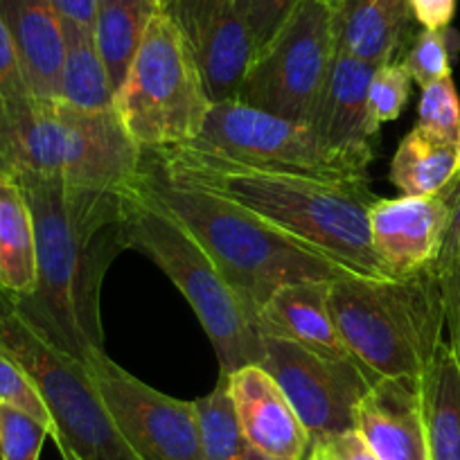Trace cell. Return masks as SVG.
<instances>
[{"instance_id": "cell-26", "label": "cell", "mask_w": 460, "mask_h": 460, "mask_svg": "<svg viewBox=\"0 0 460 460\" xmlns=\"http://www.w3.org/2000/svg\"><path fill=\"white\" fill-rule=\"evenodd\" d=\"M411 79L409 70L400 61H388L375 70L368 88V113L370 127L377 134L379 127L386 122L397 120L404 113L411 97Z\"/></svg>"}, {"instance_id": "cell-14", "label": "cell", "mask_w": 460, "mask_h": 460, "mask_svg": "<svg viewBox=\"0 0 460 460\" xmlns=\"http://www.w3.org/2000/svg\"><path fill=\"white\" fill-rule=\"evenodd\" d=\"M377 68L379 66L334 50L330 73L309 120V127L327 147L364 167H370L375 158L370 140L377 134L370 127L368 88Z\"/></svg>"}, {"instance_id": "cell-23", "label": "cell", "mask_w": 460, "mask_h": 460, "mask_svg": "<svg viewBox=\"0 0 460 460\" xmlns=\"http://www.w3.org/2000/svg\"><path fill=\"white\" fill-rule=\"evenodd\" d=\"M161 10L156 0H97L93 34L113 88H118L138 52L152 16Z\"/></svg>"}, {"instance_id": "cell-40", "label": "cell", "mask_w": 460, "mask_h": 460, "mask_svg": "<svg viewBox=\"0 0 460 460\" xmlns=\"http://www.w3.org/2000/svg\"><path fill=\"white\" fill-rule=\"evenodd\" d=\"M325 3H327V5H330V7H332V10H334V7H336V5H339L341 0H325Z\"/></svg>"}, {"instance_id": "cell-4", "label": "cell", "mask_w": 460, "mask_h": 460, "mask_svg": "<svg viewBox=\"0 0 460 460\" xmlns=\"http://www.w3.org/2000/svg\"><path fill=\"white\" fill-rule=\"evenodd\" d=\"M330 309L343 345L375 382L422 377L442 343L445 298L436 267L402 278L343 269L330 280Z\"/></svg>"}, {"instance_id": "cell-20", "label": "cell", "mask_w": 460, "mask_h": 460, "mask_svg": "<svg viewBox=\"0 0 460 460\" xmlns=\"http://www.w3.org/2000/svg\"><path fill=\"white\" fill-rule=\"evenodd\" d=\"M429 460H460V361L442 341L420 377Z\"/></svg>"}, {"instance_id": "cell-30", "label": "cell", "mask_w": 460, "mask_h": 460, "mask_svg": "<svg viewBox=\"0 0 460 460\" xmlns=\"http://www.w3.org/2000/svg\"><path fill=\"white\" fill-rule=\"evenodd\" d=\"M303 0H235L242 21L249 28L255 46V57L280 34Z\"/></svg>"}, {"instance_id": "cell-33", "label": "cell", "mask_w": 460, "mask_h": 460, "mask_svg": "<svg viewBox=\"0 0 460 460\" xmlns=\"http://www.w3.org/2000/svg\"><path fill=\"white\" fill-rule=\"evenodd\" d=\"M436 271L440 273L442 298H445V327L449 332V348L460 361V260Z\"/></svg>"}, {"instance_id": "cell-9", "label": "cell", "mask_w": 460, "mask_h": 460, "mask_svg": "<svg viewBox=\"0 0 460 460\" xmlns=\"http://www.w3.org/2000/svg\"><path fill=\"white\" fill-rule=\"evenodd\" d=\"M332 14L325 0H303L280 34L255 57L235 100L309 125L334 57Z\"/></svg>"}, {"instance_id": "cell-15", "label": "cell", "mask_w": 460, "mask_h": 460, "mask_svg": "<svg viewBox=\"0 0 460 460\" xmlns=\"http://www.w3.org/2000/svg\"><path fill=\"white\" fill-rule=\"evenodd\" d=\"M251 449L271 460H305L309 436L276 379L260 364L224 375Z\"/></svg>"}, {"instance_id": "cell-24", "label": "cell", "mask_w": 460, "mask_h": 460, "mask_svg": "<svg viewBox=\"0 0 460 460\" xmlns=\"http://www.w3.org/2000/svg\"><path fill=\"white\" fill-rule=\"evenodd\" d=\"M64 39L61 102L79 111L113 109L115 88L97 50L93 28L64 23Z\"/></svg>"}, {"instance_id": "cell-3", "label": "cell", "mask_w": 460, "mask_h": 460, "mask_svg": "<svg viewBox=\"0 0 460 460\" xmlns=\"http://www.w3.org/2000/svg\"><path fill=\"white\" fill-rule=\"evenodd\" d=\"M136 188L170 212L206 249L258 323L260 309L280 287L332 280L343 267L291 240L237 203L167 176L147 154Z\"/></svg>"}, {"instance_id": "cell-25", "label": "cell", "mask_w": 460, "mask_h": 460, "mask_svg": "<svg viewBox=\"0 0 460 460\" xmlns=\"http://www.w3.org/2000/svg\"><path fill=\"white\" fill-rule=\"evenodd\" d=\"M194 409H197L201 460H251L253 449L242 431L224 375H219V382L212 393L194 400Z\"/></svg>"}, {"instance_id": "cell-42", "label": "cell", "mask_w": 460, "mask_h": 460, "mask_svg": "<svg viewBox=\"0 0 460 460\" xmlns=\"http://www.w3.org/2000/svg\"><path fill=\"white\" fill-rule=\"evenodd\" d=\"M156 3H158V5H161V7H163V3H165V0H156Z\"/></svg>"}, {"instance_id": "cell-39", "label": "cell", "mask_w": 460, "mask_h": 460, "mask_svg": "<svg viewBox=\"0 0 460 460\" xmlns=\"http://www.w3.org/2000/svg\"><path fill=\"white\" fill-rule=\"evenodd\" d=\"M251 460H271V458H264L262 454H258V451H253V454H251Z\"/></svg>"}, {"instance_id": "cell-28", "label": "cell", "mask_w": 460, "mask_h": 460, "mask_svg": "<svg viewBox=\"0 0 460 460\" xmlns=\"http://www.w3.org/2000/svg\"><path fill=\"white\" fill-rule=\"evenodd\" d=\"M418 127L438 138L458 143L460 97L451 75L422 88L418 106Z\"/></svg>"}, {"instance_id": "cell-32", "label": "cell", "mask_w": 460, "mask_h": 460, "mask_svg": "<svg viewBox=\"0 0 460 460\" xmlns=\"http://www.w3.org/2000/svg\"><path fill=\"white\" fill-rule=\"evenodd\" d=\"M30 95L32 93H30L28 84H25L14 43H12L10 32H7L5 21L0 16V109H5V106Z\"/></svg>"}, {"instance_id": "cell-34", "label": "cell", "mask_w": 460, "mask_h": 460, "mask_svg": "<svg viewBox=\"0 0 460 460\" xmlns=\"http://www.w3.org/2000/svg\"><path fill=\"white\" fill-rule=\"evenodd\" d=\"M440 194L442 199L449 206V226H447L445 242H442L440 258H438L436 269L447 267V264L460 260V174H456L454 179L449 181Z\"/></svg>"}, {"instance_id": "cell-35", "label": "cell", "mask_w": 460, "mask_h": 460, "mask_svg": "<svg viewBox=\"0 0 460 460\" xmlns=\"http://www.w3.org/2000/svg\"><path fill=\"white\" fill-rule=\"evenodd\" d=\"M458 0H409L411 14L422 30H447L454 21Z\"/></svg>"}, {"instance_id": "cell-11", "label": "cell", "mask_w": 460, "mask_h": 460, "mask_svg": "<svg viewBox=\"0 0 460 460\" xmlns=\"http://www.w3.org/2000/svg\"><path fill=\"white\" fill-rule=\"evenodd\" d=\"M122 436L143 460H201L194 402L156 391L115 364L104 348L82 359Z\"/></svg>"}, {"instance_id": "cell-21", "label": "cell", "mask_w": 460, "mask_h": 460, "mask_svg": "<svg viewBox=\"0 0 460 460\" xmlns=\"http://www.w3.org/2000/svg\"><path fill=\"white\" fill-rule=\"evenodd\" d=\"M0 287L16 296L37 287L32 210L19 181L7 174H0Z\"/></svg>"}, {"instance_id": "cell-31", "label": "cell", "mask_w": 460, "mask_h": 460, "mask_svg": "<svg viewBox=\"0 0 460 460\" xmlns=\"http://www.w3.org/2000/svg\"><path fill=\"white\" fill-rule=\"evenodd\" d=\"M0 404L16 406V409L25 411L32 418H37L39 422L46 424L48 429H52L46 402L39 395L37 386L23 370V366L5 348H0Z\"/></svg>"}, {"instance_id": "cell-5", "label": "cell", "mask_w": 460, "mask_h": 460, "mask_svg": "<svg viewBox=\"0 0 460 460\" xmlns=\"http://www.w3.org/2000/svg\"><path fill=\"white\" fill-rule=\"evenodd\" d=\"M125 217L127 246L152 258L185 296L215 348L219 375L262 364L255 316L188 228L136 185L125 192Z\"/></svg>"}, {"instance_id": "cell-2", "label": "cell", "mask_w": 460, "mask_h": 460, "mask_svg": "<svg viewBox=\"0 0 460 460\" xmlns=\"http://www.w3.org/2000/svg\"><path fill=\"white\" fill-rule=\"evenodd\" d=\"M167 176L208 190L260 217L345 271L391 278L370 242V181H325L255 170L194 147L145 152Z\"/></svg>"}, {"instance_id": "cell-29", "label": "cell", "mask_w": 460, "mask_h": 460, "mask_svg": "<svg viewBox=\"0 0 460 460\" xmlns=\"http://www.w3.org/2000/svg\"><path fill=\"white\" fill-rule=\"evenodd\" d=\"M50 429L25 411L0 404V460H39Z\"/></svg>"}, {"instance_id": "cell-18", "label": "cell", "mask_w": 460, "mask_h": 460, "mask_svg": "<svg viewBox=\"0 0 460 460\" xmlns=\"http://www.w3.org/2000/svg\"><path fill=\"white\" fill-rule=\"evenodd\" d=\"M262 336L291 341L323 357L350 359L330 309V280H303L280 287L258 314ZM355 359V357H352Z\"/></svg>"}, {"instance_id": "cell-36", "label": "cell", "mask_w": 460, "mask_h": 460, "mask_svg": "<svg viewBox=\"0 0 460 460\" xmlns=\"http://www.w3.org/2000/svg\"><path fill=\"white\" fill-rule=\"evenodd\" d=\"M323 447L332 456V460H379L357 431L341 433V436L323 442Z\"/></svg>"}, {"instance_id": "cell-6", "label": "cell", "mask_w": 460, "mask_h": 460, "mask_svg": "<svg viewBox=\"0 0 460 460\" xmlns=\"http://www.w3.org/2000/svg\"><path fill=\"white\" fill-rule=\"evenodd\" d=\"M197 59L165 10L152 16L113 109L143 152L194 143L212 111Z\"/></svg>"}, {"instance_id": "cell-16", "label": "cell", "mask_w": 460, "mask_h": 460, "mask_svg": "<svg viewBox=\"0 0 460 460\" xmlns=\"http://www.w3.org/2000/svg\"><path fill=\"white\" fill-rule=\"evenodd\" d=\"M355 431L379 460H429L420 377H384L357 406Z\"/></svg>"}, {"instance_id": "cell-10", "label": "cell", "mask_w": 460, "mask_h": 460, "mask_svg": "<svg viewBox=\"0 0 460 460\" xmlns=\"http://www.w3.org/2000/svg\"><path fill=\"white\" fill-rule=\"evenodd\" d=\"M262 348L260 366L285 393L309 445L355 431L357 406L375 384L359 361L316 355L276 336H262Z\"/></svg>"}, {"instance_id": "cell-12", "label": "cell", "mask_w": 460, "mask_h": 460, "mask_svg": "<svg viewBox=\"0 0 460 460\" xmlns=\"http://www.w3.org/2000/svg\"><path fill=\"white\" fill-rule=\"evenodd\" d=\"M163 10L188 41L212 102L235 100L255 61L253 39L235 0H165Z\"/></svg>"}, {"instance_id": "cell-1", "label": "cell", "mask_w": 460, "mask_h": 460, "mask_svg": "<svg viewBox=\"0 0 460 460\" xmlns=\"http://www.w3.org/2000/svg\"><path fill=\"white\" fill-rule=\"evenodd\" d=\"M34 221L37 287L16 296L30 321L82 361L104 348L102 282L127 251L125 192L73 188L64 179L21 181Z\"/></svg>"}, {"instance_id": "cell-13", "label": "cell", "mask_w": 460, "mask_h": 460, "mask_svg": "<svg viewBox=\"0 0 460 460\" xmlns=\"http://www.w3.org/2000/svg\"><path fill=\"white\" fill-rule=\"evenodd\" d=\"M368 226L373 249L388 276H411L436 267L449 226V206L440 194L375 199Z\"/></svg>"}, {"instance_id": "cell-7", "label": "cell", "mask_w": 460, "mask_h": 460, "mask_svg": "<svg viewBox=\"0 0 460 460\" xmlns=\"http://www.w3.org/2000/svg\"><path fill=\"white\" fill-rule=\"evenodd\" d=\"M0 348L37 386L50 413V438L64 460H143L127 442L79 359L52 343L14 294L0 287Z\"/></svg>"}, {"instance_id": "cell-22", "label": "cell", "mask_w": 460, "mask_h": 460, "mask_svg": "<svg viewBox=\"0 0 460 460\" xmlns=\"http://www.w3.org/2000/svg\"><path fill=\"white\" fill-rule=\"evenodd\" d=\"M458 174V147L420 127L404 136L391 163V181L404 197H433Z\"/></svg>"}, {"instance_id": "cell-38", "label": "cell", "mask_w": 460, "mask_h": 460, "mask_svg": "<svg viewBox=\"0 0 460 460\" xmlns=\"http://www.w3.org/2000/svg\"><path fill=\"white\" fill-rule=\"evenodd\" d=\"M305 460H332V456L327 454L325 447H323V445H314L312 449H309L307 458H305Z\"/></svg>"}, {"instance_id": "cell-27", "label": "cell", "mask_w": 460, "mask_h": 460, "mask_svg": "<svg viewBox=\"0 0 460 460\" xmlns=\"http://www.w3.org/2000/svg\"><path fill=\"white\" fill-rule=\"evenodd\" d=\"M451 30H422L406 48L402 64L418 86H429L451 75Z\"/></svg>"}, {"instance_id": "cell-41", "label": "cell", "mask_w": 460, "mask_h": 460, "mask_svg": "<svg viewBox=\"0 0 460 460\" xmlns=\"http://www.w3.org/2000/svg\"><path fill=\"white\" fill-rule=\"evenodd\" d=\"M456 147H458V174H460V136H458V143H456Z\"/></svg>"}, {"instance_id": "cell-17", "label": "cell", "mask_w": 460, "mask_h": 460, "mask_svg": "<svg viewBox=\"0 0 460 460\" xmlns=\"http://www.w3.org/2000/svg\"><path fill=\"white\" fill-rule=\"evenodd\" d=\"M0 16L30 93L41 100H61L66 39L52 0H0Z\"/></svg>"}, {"instance_id": "cell-37", "label": "cell", "mask_w": 460, "mask_h": 460, "mask_svg": "<svg viewBox=\"0 0 460 460\" xmlns=\"http://www.w3.org/2000/svg\"><path fill=\"white\" fill-rule=\"evenodd\" d=\"M61 23L93 28L97 14V0H52Z\"/></svg>"}, {"instance_id": "cell-19", "label": "cell", "mask_w": 460, "mask_h": 460, "mask_svg": "<svg viewBox=\"0 0 460 460\" xmlns=\"http://www.w3.org/2000/svg\"><path fill=\"white\" fill-rule=\"evenodd\" d=\"M413 23L409 0H341L332 14L334 50L373 66L400 61Z\"/></svg>"}, {"instance_id": "cell-8", "label": "cell", "mask_w": 460, "mask_h": 460, "mask_svg": "<svg viewBox=\"0 0 460 460\" xmlns=\"http://www.w3.org/2000/svg\"><path fill=\"white\" fill-rule=\"evenodd\" d=\"M185 147L255 170L325 181H370L368 167L327 147L309 125L264 113L240 100L215 102L199 138Z\"/></svg>"}]
</instances>
